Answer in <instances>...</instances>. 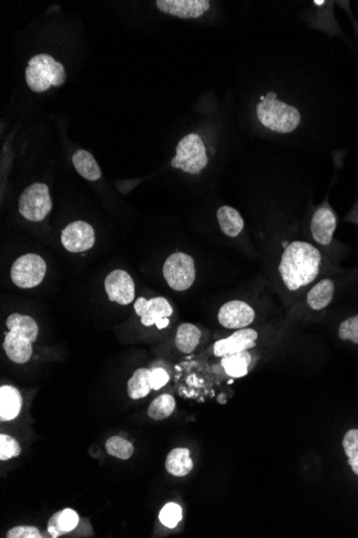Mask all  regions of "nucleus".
<instances>
[{
    "label": "nucleus",
    "instance_id": "obj_1",
    "mask_svg": "<svg viewBox=\"0 0 358 538\" xmlns=\"http://www.w3.org/2000/svg\"><path fill=\"white\" fill-rule=\"evenodd\" d=\"M321 261V253L313 245L302 241L288 244L279 265L284 285L294 292L314 281L320 271Z\"/></svg>",
    "mask_w": 358,
    "mask_h": 538
},
{
    "label": "nucleus",
    "instance_id": "obj_2",
    "mask_svg": "<svg viewBox=\"0 0 358 538\" xmlns=\"http://www.w3.org/2000/svg\"><path fill=\"white\" fill-rule=\"evenodd\" d=\"M257 116L261 124L271 132L290 134L300 124L302 115L295 106L280 101L277 94L269 92L257 104Z\"/></svg>",
    "mask_w": 358,
    "mask_h": 538
},
{
    "label": "nucleus",
    "instance_id": "obj_3",
    "mask_svg": "<svg viewBox=\"0 0 358 538\" xmlns=\"http://www.w3.org/2000/svg\"><path fill=\"white\" fill-rule=\"evenodd\" d=\"M25 75L28 87L36 93L48 91L51 86L63 85L67 77L63 65L48 54L32 57L28 63Z\"/></svg>",
    "mask_w": 358,
    "mask_h": 538
},
{
    "label": "nucleus",
    "instance_id": "obj_4",
    "mask_svg": "<svg viewBox=\"0 0 358 538\" xmlns=\"http://www.w3.org/2000/svg\"><path fill=\"white\" fill-rule=\"evenodd\" d=\"M207 163L205 145L198 134L184 137L176 146V155L172 159V167L190 175H198Z\"/></svg>",
    "mask_w": 358,
    "mask_h": 538
},
{
    "label": "nucleus",
    "instance_id": "obj_5",
    "mask_svg": "<svg viewBox=\"0 0 358 538\" xmlns=\"http://www.w3.org/2000/svg\"><path fill=\"white\" fill-rule=\"evenodd\" d=\"M52 210L50 189L46 184L28 186L18 200L20 215L30 222H41Z\"/></svg>",
    "mask_w": 358,
    "mask_h": 538
},
{
    "label": "nucleus",
    "instance_id": "obj_6",
    "mask_svg": "<svg viewBox=\"0 0 358 538\" xmlns=\"http://www.w3.org/2000/svg\"><path fill=\"white\" fill-rule=\"evenodd\" d=\"M163 276L172 289L176 292L189 289L196 280L193 258L181 251L172 254L163 265Z\"/></svg>",
    "mask_w": 358,
    "mask_h": 538
},
{
    "label": "nucleus",
    "instance_id": "obj_7",
    "mask_svg": "<svg viewBox=\"0 0 358 538\" xmlns=\"http://www.w3.org/2000/svg\"><path fill=\"white\" fill-rule=\"evenodd\" d=\"M46 265L41 256L26 254L14 261L11 268V280L20 288L37 287L46 276Z\"/></svg>",
    "mask_w": 358,
    "mask_h": 538
},
{
    "label": "nucleus",
    "instance_id": "obj_8",
    "mask_svg": "<svg viewBox=\"0 0 358 538\" xmlns=\"http://www.w3.org/2000/svg\"><path fill=\"white\" fill-rule=\"evenodd\" d=\"M108 300L128 306L136 298V286L132 277L124 270H114L106 276L104 282Z\"/></svg>",
    "mask_w": 358,
    "mask_h": 538
},
{
    "label": "nucleus",
    "instance_id": "obj_9",
    "mask_svg": "<svg viewBox=\"0 0 358 538\" xmlns=\"http://www.w3.org/2000/svg\"><path fill=\"white\" fill-rule=\"evenodd\" d=\"M95 231L83 220L71 223L61 232V243L70 253H83L95 244Z\"/></svg>",
    "mask_w": 358,
    "mask_h": 538
},
{
    "label": "nucleus",
    "instance_id": "obj_10",
    "mask_svg": "<svg viewBox=\"0 0 358 538\" xmlns=\"http://www.w3.org/2000/svg\"><path fill=\"white\" fill-rule=\"evenodd\" d=\"M255 313L249 304L243 301H230L223 304L218 313L221 326L226 329L247 328L255 320Z\"/></svg>",
    "mask_w": 358,
    "mask_h": 538
},
{
    "label": "nucleus",
    "instance_id": "obj_11",
    "mask_svg": "<svg viewBox=\"0 0 358 538\" xmlns=\"http://www.w3.org/2000/svg\"><path fill=\"white\" fill-rule=\"evenodd\" d=\"M134 311L141 317V323L145 327L158 324L159 321L169 318L173 314L171 304L162 296H157L151 300H146L141 296L134 304Z\"/></svg>",
    "mask_w": 358,
    "mask_h": 538
},
{
    "label": "nucleus",
    "instance_id": "obj_12",
    "mask_svg": "<svg viewBox=\"0 0 358 538\" xmlns=\"http://www.w3.org/2000/svg\"><path fill=\"white\" fill-rule=\"evenodd\" d=\"M157 8L162 13L176 18H198L207 12L210 8L208 0H157Z\"/></svg>",
    "mask_w": 358,
    "mask_h": 538
},
{
    "label": "nucleus",
    "instance_id": "obj_13",
    "mask_svg": "<svg viewBox=\"0 0 358 538\" xmlns=\"http://www.w3.org/2000/svg\"><path fill=\"white\" fill-rule=\"evenodd\" d=\"M257 332L253 329L243 328L235 331L231 337L220 339L214 344L216 357H226L253 349L257 344Z\"/></svg>",
    "mask_w": 358,
    "mask_h": 538
},
{
    "label": "nucleus",
    "instance_id": "obj_14",
    "mask_svg": "<svg viewBox=\"0 0 358 538\" xmlns=\"http://www.w3.org/2000/svg\"><path fill=\"white\" fill-rule=\"evenodd\" d=\"M335 227H337V218L331 208L323 206L313 214L310 224L311 233H312L313 239L319 244L325 245V246L331 244Z\"/></svg>",
    "mask_w": 358,
    "mask_h": 538
},
{
    "label": "nucleus",
    "instance_id": "obj_15",
    "mask_svg": "<svg viewBox=\"0 0 358 538\" xmlns=\"http://www.w3.org/2000/svg\"><path fill=\"white\" fill-rule=\"evenodd\" d=\"M32 344L34 343L27 337L9 331L6 333L3 347L6 355L11 361L18 364H24L30 361L32 358Z\"/></svg>",
    "mask_w": 358,
    "mask_h": 538
},
{
    "label": "nucleus",
    "instance_id": "obj_16",
    "mask_svg": "<svg viewBox=\"0 0 358 538\" xmlns=\"http://www.w3.org/2000/svg\"><path fill=\"white\" fill-rule=\"evenodd\" d=\"M23 399L15 387L3 386L0 388V420H14L20 415Z\"/></svg>",
    "mask_w": 358,
    "mask_h": 538
},
{
    "label": "nucleus",
    "instance_id": "obj_17",
    "mask_svg": "<svg viewBox=\"0 0 358 538\" xmlns=\"http://www.w3.org/2000/svg\"><path fill=\"white\" fill-rule=\"evenodd\" d=\"M79 515L70 508L57 511L51 517L48 523L49 533L56 538L63 534L70 533L79 525Z\"/></svg>",
    "mask_w": 358,
    "mask_h": 538
},
{
    "label": "nucleus",
    "instance_id": "obj_18",
    "mask_svg": "<svg viewBox=\"0 0 358 538\" xmlns=\"http://www.w3.org/2000/svg\"><path fill=\"white\" fill-rule=\"evenodd\" d=\"M165 468L171 475L176 477L187 476L193 468V461L190 458L189 449L175 448L172 450L165 460Z\"/></svg>",
    "mask_w": 358,
    "mask_h": 538
},
{
    "label": "nucleus",
    "instance_id": "obj_19",
    "mask_svg": "<svg viewBox=\"0 0 358 538\" xmlns=\"http://www.w3.org/2000/svg\"><path fill=\"white\" fill-rule=\"evenodd\" d=\"M333 292H335L333 282L329 278H324L311 288L307 296V302L312 310H323L331 304Z\"/></svg>",
    "mask_w": 358,
    "mask_h": 538
},
{
    "label": "nucleus",
    "instance_id": "obj_20",
    "mask_svg": "<svg viewBox=\"0 0 358 538\" xmlns=\"http://www.w3.org/2000/svg\"><path fill=\"white\" fill-rule=\"evenodd\" d=\"M73 165L79 175L88 181L95 182L101 177V169L95 157L85 149H79L73 155Z\"/></svg>",
    "mask_w": 358,
    "mask_h": 538
},
{
    "label": "nucleus",
    "instance_id": "obj_21",
    "mask_svg": "<svg viewBox=\"0 0 358 538\" xmlns=\"http://www.w3.org/2000/svg\"><path fill=\"white\" fill-rule=\"evenodd\" d=\"M217 218H218L219 226L224 234L229 237H237L243 231V220L238 211L231 206H221L217 212Z\"/></svg>",
    "mask_w": 358,
    "mask_h": 538
},
{
    "label": "nucleus",
    "instance_id": "obj_22",
    "mask_svg": "<svg viewBox=\"0 0 358 538\" xmlns=\"http://www.w3.org/2000/svg\"><path fill=\"white\" fill-rule=\"evenodd\" d=\"M6 326L8 330L27 337L32 343H34L38 337V325L34 318L26 315H20L18 313L10 315L6 321Z\"/></svg>",
    "mask_w": 358,
    "mask_h": 538
},
{
    "label": "nucleus",
    "instance_id": "obj_23",
    "mask_svg": "<svg viewBox=\"0 0 358 538\" xmlns=\"http://www.w3.org/2000/svg\"><path fill=\"white\" fill-rule=\"evenodd\" d=\"M151 371L148 369H139L133 373L127 384L128 396L133 400L145 398L153 390L151 380Z\"/></svg>",
    "mask_w": 358,
    "mask_h": 538
},
{
    "label": "nucleus",
    "instance_id": "obj_24",
    "mask_svg": "<svg viewBox=\"0 0 358 538\" xmlns=\"http://www.w3.org/2000/svg\"><path fill=\"white\" fill-rule=\"evenodd\" d=\"M251 363V355L248 351L222 357L223 369L231 377H243L248 374L249 365Z\"/></svg>",
    "mask_w": 358,
    "mask_h": 538
},
{
    "label": "nucleus",
    "instance_id": "obj_25",
    "mask_svg": "<svg viewBox=\"0 0 358 538\" xmlns=\"http://www.w3.org/2000/svg\"><path fill=\"white\" fill-rule=\"evenodd\" d=\"M200 331L192 324H183L178 327L175 344L181 353L191 354L198 347L200 339Z\"/></svg>",
    "mask_w": 358,
    "mask_h": 538
},
{
    "label": "nucleus",
    "instance_id": "obj_26",
    "mask_svg": "<svg viewBox=\"0 0 358 538\" xmlns=\"http://www.w3.org/2000/svg\"><path fill=\"white\" fill-rule=\"evenodd\" d=\"M175 399L170 394H162L151 402L148 407V416L153 420L169 418L175 410Z\"/></svg>",
    "mask_w": 358,
    "mask_h": 538
},
{
    "label": "nucleus",
    "instance_id": "obj_27",
    "mask_svg": "<svg viewBox=\"0 0 358 538\" xmlns=\"http://www.w3.org/2000/svg\"><path fill=\"white\" fill-rule=\"evenodd\" d=\"M106 449L108 455L120 460L130 459L134 451L132 444L120 437H110L106 442Z\"/></svg>",
    "mask_w": 358,
    "mask_h": 538
},
{
    "label": "nucleus",
    "instance_id": "obj_28",
    "mask_svg": "<svg viewBox=\"0 0 358 538\" xmlns=\"http://www.w3.org/2000/svg\"><path fill=\"white\" fill-rule=\"evenodd\" d=\"M343 448L345 455L349 459V465L353 472L358 476V429H352L347 431L343 437Z\"/></svg>",
    "mask_w": 358,
    "mask_h": 538
},
{
    "label": "nucleus",
    "instance_id": "obj_29",
    "mask_svg": "<svg viewBox=\"0 0 358 538\" xmlns=\"http://www.w3.org/2000/svg\"><path fill=\"white\" fill-rule=\"evenodd\" d=\"M159 519H160L161 523L165 527H170V529H174L178 523H181L183 519V511L179 505L176 503H167L162 509H161L160 515H159Z\"/></svg>",
    "mask_w": 358,
    "mask_h": 538
},
{
    "label": "nucleus",
    "instance_id": "obj_30",
    "mask_svg": "<svg viewBox=\"0 0 358 538\" xmlns=\"http://www.w3.org/2000/svg\"><path fill=\"white\" fill-rule=\"evenodd\" d=\"M20 445L16 439L9 435H0V460L7 461L20 455Z\"/></svg>",
    "mask_w": 358,
    "mask_h": 538
},
{
    "label": "nucleus",
    "instance_id": "obj_31",
    "mask_svg": "<svg viewBox=\"0 0 358 538\" xmlns=\"http://www.w3.org/2000/svg\"><path fill=\"white\" fill-rule=\"evenodd\" d=\"M339 337L343 341H351L358 344V315L345 319L339 327Z\"/></svg>",
    "mask_w": 358,
    "mask_h": 538
},
{
    "label": "nucleus",
    "instance_id": "obj_32",
    "mask_svg": "<svg viewBox=\"0 0 358 538\" xmlns=\"http://www.w3.org/2000/svg\"><path fill=\"white\" fill-rule=\"evenodd\" d=\"M40 531L34 527H15L7 533V538H40Z\"/></svg>",
    "mask_w": 358,
    "mask_h": 538
},
{
    "label": "nucleus",
    "instance_id": "obj_33",
    "mask_svg": "<svg viewBox=\"0 0 358 538\" xmlns=\"http://www.w3.org/2000/svg\"><path fill=\"white\" fill-rule=\"evenodd\" d=\"M169 374L162 368H155L151 371V380L153 390H159L169 382Z\"/></svg>",
    "mask_w": 358,
    "mask_h": 538
},
{
    "label": "nucleus",
    "instance_id": "obj_34",
    "mask_svg": "<svg viewBox=\"0 0 358 538\" xmlns=\"http://www.w3.org/2000/svg\"><path fill=\"white\" fill-rule=\"evenodd\" d=\"M169 318H165L162 319V320L159 321L158 324H155V326H157V328L158 329H165V327L169 326Z\"/></svg>",
    "mask_w": 358,
    "mask_h": 538
},
{
    "label": "nucleus",
    "instance_id": "obj_35",
    "mask_svg": "<svg viewBox=\"0 0 358 538\" xmlns=\"http://www.w3.org/2000/svg\"><path fill=\"white\" fill-rule=\"evenodd\" d=\"M314 4H317V5L321 6L323 5V4H325L324 1H314Z\"/></svg>",
    "mask_w": 358,
    "mask_h": 538
}]
</instances>
